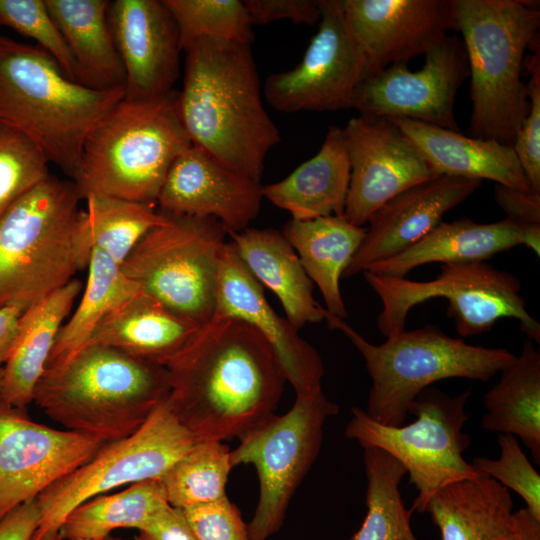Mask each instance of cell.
I'll list each match as a JSON object with an SVG mask.
<instances>
[{
	"mask_svg": "<svg viewBox=\"0 0 540 540\" xmlns=\"http://www.w3.org/2000/svg\"><path fill=\"white\" fill-rule=\"evenodd\" d=\"M167 403L196 442L246 437L274 415L286 378L247 322L214 315L166 366Z\"/></svg>",
	"mask_w": 540,
	"mask_h": 540,
	"instance_id": "cell-1",
	"label": "cell"
},
{
	"mask_svg": "<svg viewBox=\"0 0 540 540\" xmlns=\"http://www.w3.org/2000/svg\"><path fill=\"white\" fill-rule=\"evenodd\" d=\"M184 51L178 109L192 145L261 182L265 159L281 136L264 108L250 45L202 38Z\"/></svg>",
	"mask_w": 540,
	"mask_h": 540,
	"instance_id": "cell-2",
	"label": "cell"
},
{
	"mask_svg": "<svg viewBox=\"0 0 540 540\" xmlns=\"http://www.w3.org/2000/svg\"><path fill=\"white\" fill-rule=\"evenodd\" d=\"M170 394L165 366L102 345H86L45 370L33 401L67 430L110 443L135 433Z\"/></svg>",
	"mask_w": 540,
	"mask_h": 540,
	"instance_id": "cell-3",
	"label": "cell"
},
{
	"mask_svg": "<svg viewBox=\"0 0 540 540\" xmlns=\"http://www.w3.org/2000/svg\"><path fill=\"white\" fill-rule=\"evenodd\" d=\"M81 192L49 175L0 217V307L21 310L87 269L92 243Z\"/></svg>",
	"mask_w": 540,
	"mask_h": 540,
	"instance_id": "cell-4",
	"label": "cell"
},
{
	"mask_svg": "<svg viewBox=\"0 0 540 540\" xmlns=\"http://www.w3.org/2000/svg\"><path fill=\"white\" fill-rule=\"evenodd\" d=\"M124 98L125 88L80 84L41 48L0 34V123L30 139L73 180L88 134Z\"/></svg>",
	"mask_w": 540,
	"mask_h": 540,
	"instance_id": "cell-5",
	"label": "cell"
},
{
	"mask_svg": "<svg viewBox=\"0 0 540 540\" xmlns=\"http://www.w3.org/2000/svg\"><path fill=\"white\" fill-rule=\"evenodd\" d=\"M452 6L470 77L468 136L512 145L529 109L522 69L539 39V2L452 0Z\"/></svg>",
	"mask_w": 540,
	"mask_h": 540,
	"instance_id": "cell-6",
	"label": "cell"
},
{
	"mask_svg": "<svg viewBox=\"0 0 540 540\" xmlns=\"http://www.w3.org/2000/svg\"><path fill=\"white\" fill-rule=\"evenodd\" d=\"M192 143L178 109V91L122 99L90 131L74 182L82 197L101 193L156 202L175 158Z\"/></svg>",
	"mask_w": 540,
	"mask_h": 540,
	"instance_id": "cell-7",
	"label": "cell"
},
{
	"mask_svg": "<svg viewBox=\"0 0 540 540\" xmlns=\"http://www.w3.org/2000/svg\"><path fill=\"white\" fill-rule=\"evenodd\" d=\"M324 320L363 356L372 380L365 412L383 425H403L415 397L437 381L467 378L486 382L516 359L505 348L471 345L433 325L404 329L374 345L344 319L327 312Z\"/></svg>",
	"mask_w": 540,
	"mask_h": 540,
	"instance_id": "cell-8",
	"label": "cell"
},
{
	"mask_svg": "<svg viewBox=\"0 0 540 540\" xmlns=\"http://www.w3.org/2000/svg\"><path fill=\"white\" fill-rule=\"evenodd\" d=\"M470 396V390L450 396L427 387L409 407L416 420L400 426L380 424L365 410L353 407L345 434L363 448H379L397 459L418 491L410 511L424 513L429 500L443 487L482 476L463 457L471 443L463 431Z\"/></svg>",
	"mask_w": 540,
	"mask_h": 540,
	"instance_id": "cell-9",
	"label": "cell"
},
{
	"mask_svg": "<svg viewBox=\"0 0 540 540\" xmlns=\"http://www.w3.org/2000/svg\"><path fill=\"white\" fill-rule=\"evenodd\" d=\"M363 273L381 301L377 326L386 338L405 329L414 306L443 297L448 300L447 315L461 337L480 335L498 320L514 318L528 339L540 343V323L527 310L520 280L485 261L442 264L440 273L429 281Z\"/></svg>",
	"mask_w": 540,
	"mask_h": 540,
	"instance_id": "cell-10",
	"label": "cell"
},
{
	"mask_svg": "<svg viewBox=\"0 0 540 540\" xmlns=\"http://www.w3.org/2000/svg\"><path fill=\"white\" fill-rule=\"evenodd\" d=\"M167 217L139 241L121 269L142 291L204 325L215 314L219 261L228 233L214 218Z\"/></svg>",
	"mask_w": 540,
	"mask_h": 540,
	"instance_id": "cell-11",
	"label": "cell"
},
{
	"mask_svg": "<svg viewBox=\"0 0 540 540\" xmlns=\"http://www.w3.org/2000/svg\"><path fill=\"white\" fill-rule=\"evenodd\" d=\"M195 443L164 402L135 433L106 443L36 498L40 521L32 540H60L59 529L76 507L113 488L161 478Z\"/></svg>",
	"mask_w": 540,
	"mask_h": 540,
	"instance_id": "cell-12",
	"label": "cell"
},
{
	"mask_svg": "<svg viewBox=\"0 0 540 540\" xmlns=\"http://www.w3.org/2000/svg\"><path fill=\"white\" fill-rule=\"evenodd\" d=\"M339 406L321 391L296 395L288 412L273 415L230 452L232 466L252 464L259 499L247 524L250 540H267L279 531L296 489L321 449L323 425Z\"/></svg>",
	"mask_w": 540,
	"mask_h": 540,
	"instance_id": "cell-13",
	"label": "cell"
},
{
	"mask_svg": "<svg viewBox=\"0 0 540 540\" xmlns=\"http://www.w3.org/2000/svg\"><path fill=\"white\" fill-rule=\"evenodd\" d=\"M321 17L300 63L267 77L263 93L281 112L352 109L370 77L366 58L350 33L341 0H319Z\"/></svg>",
	"mask_w": 540,
	"mask_h": 540,
	"instance_id": "cell-14",
	"label": "cell"
},
{
	"mask_svg": "<svg viewBox=\"0 0 540 540\" xmlns=\"http://www.w3.org/2000/svg\"><path fill=\"white\" fill-rule=\"evenodd\" d=\"M469 76L463 41L447 36L425 54L421 69L391 65L368 77L357 91L359 115L406 118L459 131L454 113L456 94Z\"/></svg>",
	"mask_w": 540,
	"mask_h": 540,
	"instance_id": "cell-15",
	"label": "cell"
},
{
	"mask_svg": "<svg viewBox=\"0 0 540 540\" xmlns=\"http://www.w3.org/2000/svg\"><path fill=\"white\" fill-rule=\"evenodd\" d=\"M32 421L26 409L0 403V521L79 468L105 445Z\"/></svg>",
	"mask_w": 540,
	"mask_h": 540,
	"instance_id": "cell-16",
	"label": "cell"
},
{
	"mask_svg": "<svg viewBox=\"0 0 540 540\" xmlns=\"http://www.w3.org/2000/svg\"><path fill=\"white\" fill-rule=\"evenodd\" d=\"M343 134L350 162L343 217L356 226L399 193L437 176L390 119L359 115Z\"/></svg>",
	"mask_w": 540,
	"mask_h": 540,
	"instance_id": "cell-17",
	"label": "cell"
},
{
	"mask_svg": "<svg viewBox=\"0 0 540 540\" xmlns=\"http://www.w3.org/2000/svg\"><path fill=\"white\" fill-rule=\"evenodd\" d=\"M370 76L425 55L454 29L452 0H341Z\"/></svg>",
	"mask_w": 540,
	"mask_h": 540,
	"instance_id": "cell-18",
	"label": "cell"
},
{
	"mask_svg": "<svg viewBox=\"0 0 540 540\" xmlns=\"http://www.w3.org/2000/svg\"><path fill=\"white\" fill-rule=\"evenodd\" d=\"M262 198L261 182L191 145L171 164L156 202L164 215L214 218L230 234L248 228Z\"/></svg>",
	"mask_w": 540,
	"mask_h": 540,
	"instance_id": "cell-19",
	"label": "cell"
},
{
	"mask_svg": "<svg viewBox=\"0 0 540 540\" xmlns=\"http://www.w3.org/2000/svg\"><path fill=\"white\" fill-rule=\"evenodd\" d=\"M108 21L125 70V98L151 99L174 90L182 47L163 0L112 1Z\"/></svg>",
	"mask_w": 540,
	"mask_h": 540,
	"instance_id": "cell-20",
	"label": "cell"
},
{
	"mask_svg": "<svg viewBox=\"0 0 540 540\" xmlns=\"http://www.w3.org/2000/svg\"><path fill=\"white\" fill-rule=\"evenodd\" d=\"M214 315L235 317L254 327L274 351L296 395L322 390L324 366L319 353L271 307L232 241L225 243L220 256Z\"/></svg>",
	"mask_w": 540,
	"mask_h": 540,
	"instance_id": "cell-21",
	"label": "cell"
},
{
	"mask_svg": "<svg viewBox=\"0 0 540 540\" xmlns=\"http://www.w3.org/2000/svg\"><path fill=\"white\" fill-rule=\"evenodd\" d=\"M480 185L476 179L437 175L399 193L371 216L365 237L342 277H353L405 251Z\"/></svg>",
	"mask_w": 540,
	"mask_h": 540,
	"instance_id": "cell-22",
	"label": "cell"
},
{
	"mask_svg": "<svg viewBox=\"0 0 540 540\" xmlns=\"http://www.w3.org/2000/svg\"><path fill=\"white\" fill-rule=\"evenodd\" d=\"M520 245L530 248L539 257L540 228H525L508 218L478 223L463 217L452 222L442 221L405 251L377 262L365 271L402 278L416 267L428 263L485 261Z\"/></svg>",
	"mask_w": 540,
	"mask_h": 540,
	"instance_id": "cell-23",
	"label": "cell"
},
{
	"mask_svg": "<svg viewBox=\"0 0 540 540\" xmlns=\"http://www.w3.org/2000/svg\"><path fill=\"white\" fill-rule=\"evenodd\" d=\"M201 327L139 290L110 310L87 345L111 347L166 366Z\"/></svg>",
	"mask_w": 540,
	"mask_h": 540,
	"instance_id": "cell-24",
	"label": "cell"
},
{
	"mask_svg": "<svg viewBox=\"0 0 540 540\" xmlns=\"http://www.w3.org/2000/svg\"><path fill=\"white\" fill-rule=\"evenodd\" d=\"M437 175L463 177L532 191L512 145L461 134L424 122L390 119Z\"/></svg>",
	"mask_w": 540,
	"mask_h": 540,
	"instance_id": "cell-25",
	"label": "cell"
},
{
	"mask_svg": "<svg viewBox=\"0 0 540 540\" xmlns=\"http://www.w3.org/2000/svg\"><path fill=\"white\" fill-rule=\"evenodd\" d=\"M82 289L74 278L23 311L14 347L2 366V403L26 409L33 401L57 335Z\"/></svg>",
	"mask_w": 540,
	"mask_h": 540,
	"instance_id": "cell-26",
	"label": "cell"
},
{
	"mask_svg": "<svg viewBox=\"0 0 540 540\" xmlns=\"http://www.w3.org/2000/svg\"><path fill=\"white\" fill-rule=\"evenodd\" d=\"M349 183L343 129L330 126L320 150L282 180L262 186V195L294 220L343 216Z\"/></svg>",
	"mask_w": 540,
	"mask_h": 540,
	"instance_id": "cell-27",
	"label": "cell"
},
{
	"mask_svg": "<svg viewBox=\"0 0 540 540\" xmlns=\"http://www.w3.org/2000/svg\"><path fill=\"white\" fill-rule=\"evenodd\" d=\"M229 235L245 267L277 296L294 328L324 320L327 311L315 300L313 282L282 232L246 228Z\"/></svg>",
	"mask_w": 540,
	"mask_h": 540,
	"instance_id": "cell-28",
	"label": "cell"
},
{
	"mask_svg": "<svg viewBox=\"0 0 540 540\" xmlns=\"http://www.w3.org/2000/svg\"><path fill=\"white\" fill-rule=\"evenodd\" d=\"M74 60L77 82L125 88V70L108 21L107 0H45Z\"/></svg>",
	"mask_w": 540,
	"mask_h": 540,
	"instance_id": "cell-29",
	"label": "cell"
},
{
	"mask_svg": "<svg viewBox=\"0 0 540 540\" xmlns=\"http://www.w3.org/2000/svg\"><path fill=\"white\" fill-rule=\"evenodd\" d=\"M366 233L343 216L288 221L282 234L296 251L302 266L325 301L326 311L346 318L340 278L352 261Z\"/></svg>",
	"mask_w": 540,
	"mask_h": 540,
	"instance_id": "cell-30",
	"label": "cell"
},
{
	"mask_svg": "<svg viewBox=\"0 0 540 540\" xmlns=\"http://www.w3.org/2000/svg\"><path fill=\"white\" fill-rule=\"evenodd\" d=\"M425 512L442 540H500L514 513L509 490L487 476L443 487L429 500Z\"/></svg>",
	"mask_w": 540,
	"mask_h": 540,
	"instance_id": "cell-31",
	"label": "cell"
},
{
	"mask_svg": "<svg viewBox=\"0 0 540 540\" xmlns=\"http://www.w3.org/2000/svg\"><path fill=\"white\" fill-rule=\"evenodd\" d=\"M499 382L484 395L481 426L517 436L540 463V354L526 338L520 356L501 372Z\"/></svg>",
	"mask_w": 540,
	"mask_h": 540,
	"instance_id": "cell-32",
	"label": "cell"
},
{
	"mask_svg": "<svg viewBox=\"0 0 540 540\" xmlns=\"http://www.w3.org/2000/svg\"><path fill=\"white\" fill-rule=\"evenodd\" d=\"M87 281L75 311L62 325L45 370L57 369L85 347L102 319L117 304L141 290L113 259L92 249Z\"/></svg>",
	"mask_w": 540,
	"mask_h": 540,
	"instance_id": "cell-33",
	"label": "cell"
},
{
	"mask_svg": "<svg viewBox=\"0 0 540 540\" xmlns=\"http://www.w3.org/2000/svg\"><path fill=\"white\" fill-rule=\"evenodd\" d=\"M170 506L159 479L131 484L116 494L90 499L72 510L60 540H104L119 528L143 529Z\"/></svg>",
	"mask_w": 540,
	"mask_h": 540,
	"instance_id": "cell-34",
	"label": "cell"
},
{
	"mask_svg": "<svg viewBox=\"0 0 540 540\" xmlns=\"http://www.w3.org/2000/svg\"><path fill=\"white\" fill-rule=\"evenodd\" d=\"M367 512L359 530L350 540H417L400 493L406 474L393 456L375 447H365Z\"/></svg>",
	"mask_w": 540,
	"mask_h": 540,
	"instance_id": "cell-35",
	"label": "cell"
},
{
	"mask_svg": "<svg viewBox=\"0 0 540 540\" xmlns=\"http://www.w3.org/2000/svg\"><path fill=\"white\" fill-rule=\"evenodd\" d=\"M85 217L93 248L121 266L139 241L153 228L168 221L150 204L101 193H88Z\"/></svg>",
	"mask_w": 540,
	"mask_h": 540,
	"instance_id": "cell-36",
	"label": "cell"
},
{
	"mask_svg": "<svg viewBox=\"0 0 540 540\" xmlns=\"http://www.w3.org/2000/svg\"><path fill=\"white\" fill-rule=\"evenodd\" d=\"M230 452L221 441L195 443L159 478L169 504L186 509L226 497V484L233 468Z\"/></svg>",
	"mask_w": 540,
	"mask_h": 540,
	"instance_id": "cell-37",
	"label": "cell"
},
{
	"mask_svg": "<svg viewBox=\"0 0 540 540\" xmlns=\"http://www.w3.org/2000/svg\"><path fill=\"white\" fill-rule=\"evenodd\" d=\"M173 15L182 50L202 38H216L251 45L254 34L244 1L163 0Z\"/></svg>",
	"mask_w": 540,
	"mask_h": 540,
	"instance_id": "cell-38",
	"label": "cell"
},
{
	"mask_svg": "<svg viewBox=\"0 0 540 540\" xmlns=\"http://www.w3.org/2000/svg\"><path fill=\"white\" fill-rule=\"evenodd\" d=\"M48 163L36 144L0 123V217L16 200L50 175Z\"/></svg>",
	"mask_w": 540,
	"mask_h": 540,
	"instance_id": "cell-39",
	"label": "cell"
},
{
	"mask_svg": "<svg viewBox=\"0 0 540 540\" xmlns=\"http://www.w3.org/2000/svg\"><path fill=\"white\" fill-rule=\"evenodd\" d=\"M0 23L36 41L70 79L77 81L73 57L45 0H0Z\"/></svg>",
	"mask_w": 540,
	"mask_h": 540,
	"instance_id": "cell-40",
	"label": "cell"
},
{
	"mask_svg": "<svg viewBox=\"0 0 540 540\" xmlns=\"http://www.w3.org/2000/svg\"><path fill=\"white\" fill-rule=\"evenodd\" d=\"M500 457H476L471 463L482 476L490 477L508 490L512 489L526 503V508L540 520V475L531 465L518 440L511 434H500Z\"/></svg>",
	"mask_w": 540,
	"mask_h": 540,
	"instance_id": "cell-41",
	"label": "cell"
},
{
	"mask_svg": "<svg viewBox=\"0 0 540 540\" xmlns=\"http://www.w3.org/2000/svg\"><path fill=\"white\" fill-rule=\"evenodd\" d=\"M530 75L526 84L529 109L517 130L512 148L533 192L540 193V58L539 48L524 58Z\"/></svg>",
	"mask_w": 540,
	"mask_h": 540,
	"instance_id": "cell-42",
	"label": "cell"
},
{
	"mask_svg": "<svg viewBox=\"0 0 540 540\" xmlns=\"http://www.w3.org/2000/svg\"><path fill=\"white\" fill-rule=\"evenodd\" d=\"M182 510L199 540H250L247 524L227 496Z\"/></svg>",
	"mask_w": 540,
	"mask_h": 540,
	"instance_id": "cell-43",
	"label": "cell"
},
{
	"mask_svg": "<svg viewBox=\"0 0 540 540\" xmlns=\"http://www.w3.org/2000/svg\"><path fill=\"white\" fill-rule=\"evenodd\" d=\"M244 4L253 26L279 20L315 25L321 17L319 0H245Z\"/></svg>",
	"mask_w": 540,
	"mask_h": 540,
	"instance_id": "cell-44",
	"label": "cell"
},
{
	"mask_svg": "<svg viewBox=\"0 0 540 540\" xmlns=\"http://www.w3.org/2000/svg\"><path fill=\"white\" fill-rule=\"evenodd\" d=\"M494 196L506 218L525 228H540V193L497 184Z\"/></svg>",
	"mask_w": 540,
	"mask_h": 540,
	"instance_id": "cell-45",
	"label": "cell"
},
{
	"mask_svg": "<svg viewBox=\"0 0 540 540\" xmlns=\"http://www.w3.org/2000/svg\"><path fill=\"white\" fill-rule=\"evenodd\" d=\"M138 531L135 540H199L184 511L171 505Z\"/></svg>",
	"mask_w": 540,
	"mask_h": 540,
	"instance_id": "cell-46",
	"label": "cell"
},
{
	"mask_svg": "<svg viewBox=\"0 0 540 540\" xmlns=\"http://www.w3.org/2000/svg\"><path fill=\"white\" fill-rule=\"evenodd\" d=\"M40 521L36 498L27 501L0 521V540H32Z\"/></svg>",
	"mask_w": 540,
	"mask_h": 540,
	"instance_id": "cell-47",
	"label": "cell"
},
{
	"mask_svg": "<svg viewBox=\"0 0 540 540\" xmlns=\"http://www.w3.org/2000/svg\"><path fill=\"white\" fill-rule=\"evenodd\" d=\"M23 313L18 307H0V367L8 360L14 347L20 317Z\"/></svg>",
	"mask_w": 540,
	"mask_h": 540,
	"instance_id": "cell-48",
	"label": "cell"
},
{
	"mask_svg": "<svg viewBox=\"0 0 540 540\" xmlns=\"http://www.w3.org/2000/svg\"><path fill=\"white\" fill-rule=\"evenodd\" d=\"M500 540H540V520L527 508L515 511L508 532Z\"/></svg>",
	"mask_w": 540,
	"mask_h": 540,
	"instance_id": "cell-49",
	"label": "cell"
},
{
	"mask_svg": "<svg viewBox=\"0 0 540 540\" xmlns=\"http://www.w3.org/2000/svg\"><path fill=\"white\" fill-rule=\"evenodd\" d=\"M2 376H3V370H2V367H0V403H1V392H2Z\"/></svg>",
	"mask_w": 540,
	"mask_h": 540,
	"instance_id": "cell-50",
	"label": "cell"
},
{
	"mask_svg": "<svg viewBox=\"0 0 540 540\" xmlns=\"http://www.w3.org/2000/svg\"><path fill=\"white\" fill-rule=\"evenodd\" d=\"M104 540H123V539L109 535Z\"/></svg>",
	"mask_w": 540,
	"mask_h": 540,
	"instance_id": "cell-51",
	"label": "cell"
},
{
	"mask_svg": "<svg viewBox=\"0 0 540 540\" xmlns=\"http://www.w3.org/2000/svg\"><path fill=\"white\" fill-rule=\"evenodd\" d=\"M1 26H2V25H1V23H0V28H1Z\"/></svg>",
	"mask_w": 540,
	"mask_h": 540,
	"instance_id": "cell-52",
	"label": "cell"
}]
</instances>
